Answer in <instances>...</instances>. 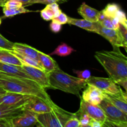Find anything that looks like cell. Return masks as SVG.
<instances>
[{
  "mask_svg": "<svg viewBox=\"0 0 127 127\" xmlns=\"http://www.w3.org/2000/svg\"><path fill=\"white\" fill-rule=\"evenodd\" d=\"M24 110L22 107H17L0 104V119H12Z\"/></svg>",
  "mask_w": 127,
  "mask_h": 127,
  "instance_id": "ffe728a7",
  "label": "cell"
},
{
  "mask_svg": "<svg viewBox=\"0 0 127 127\" xmlns=\"http://www.w3.org/2000/svg\"><path fill=\"white\" fill-rule=\"evenodd\" d=\"M119 48L113 47L112 51L96 52L94 55L109 78L118 85L127 81V57L120 52Z\"/></svg>",
  "mask_w": 127,
  "mask_h": 127,
  "instance_id": "6da1fadb",
  "label": "cell"
},
{
  "mask_svg": "<svg viewBox=\"0 0 127 127\" xmlns=\"http://www.w3.org/2000/svg\"><path fill=\"white\" fill-rule=\"evenodd\" d=\"M32 96L33 95L7 92L3 96L0 98V104L17 107H23Z\"/></svg>",
  "mask_w": 127,
  "mask_h": 127,
  "instance_id": "7c38bea8",
  "label": "cell"
},
{
  "mask_svg": "<svg viewBox=\"0 0 127 127\" xmlns=\"http://www.w3.org/2000/svg\"><path fill=\"white\" fill-rule=\"evenodd\" d=\"M48 76L50 89H58L78 96L81 91L87 86L86 81L69 75L59 67L49 73Z\"/></svg>",
  "mask_w": 127,
  "mask_h": 127,
  "instance_id": "3957f363",
  "label": "cell"
},
{
  "mask_svg": "<svg viewBox=\"0 0 127 127\" xmlns=\"http://www.w3.org/2000/svg\"><path fill=\"white\" fill-rule=\"evenodd\" d=\"M96 33L107 40L113 47H124L127 49V41L124 40L118 29H109L104 28L100 25Z\"/></svg>",
  "mask_w": 127,
  "mask_h": 127,
  "instance_id": "9c48e42d",
  "label": "cell"
},
{
  "mask_svg": "<svg viewBox=\"0 0 127 127\" xmlns=\"http://www.w3.org/2000/svg\"><path fill=\"white\" fill-rule=\"evenodd\" d=\"M40 16L43 20L49 21L55 17L54 12L51 8L50 4H47L44 9L40 11Z\"/></svg>",
  "mask_w": 127,
  "mask_h": 127,
  "instance_id": "484cf974",
  "label": "cell"
},
{
  "mask_svg": "<svg viewBox=\"0 0 127 127\" xmlns=\"http://www.w3.org/2000/svg\"><path fill=\"white\" fill-rule=\"evenodd\" d=\"M68 24L69 25L77 26L78 27L86 30V31L93 32L96 33L100 26V24L98 22H93L91 21L84 19H79L73 18V17H68Z\"/></svg>",
  "mask_w": 127,
  "mask_h": 127,
  "instance_id": "9a60e30c",
  "label": "cell"
},
{
  "mask_svg": "<svg viewBox=\"0 0 127 127\" xmlns=\"http://www.w3.org/2000/svg\"><path fill=\"white\" fill-rule=\"evenodd\" d=\"M12 51L17 52L22 55L33 58L38 62V55L39 50L28 45L21 43H14Z\"/></svg>",
  "mask_w": 127,
  "mask_h": 127,
  "instance_id": "d6986e66",
  "label": "cell"
},
{
  "mask_svg": "<svg viewBox=\"0 0 127 127\" xmlns=\"http://www.w3.org/2000/svg\"><path fill=\"white\" fill-rule=\"evenodd\" d=\"M115 17H116L117 18L119 19V23H120V24L124 26V27H127V21L126 14H125V13L122 11V10H121L120 9L117 11Z\"/></svg>",
  "mask_w": 127,
  "mask_h": 127,
  "instance_id": "d6a6232c",
  "label": "cell"
},
{
  "mask_svg": "<svg viewBox=\"0 0 127 127\" xmlns=\"http://www.w3.org/2000/svg\"><path fill=\"white\" fill-rule=\"evenodd\" d=\"M98 105L104 111L106 120L116 122L127 123V114L113 105L106 97L104 98Z\"/></svg>",
  "mask_w": 127,
  "mask_h": 127,
  "instance_id": "5b68a950",
  "label": "cell"
},
{
  "mask_svg": "<svg viewBox=\"0 0 127 127\" xmlns=\"http://www.w3.org/2000/svg\"><path fill=\"white\" fill-rule=\"evenodd\" d=\"M105 97L116 107L127 114V94L121 89L119 93H104Z\"/></svg>",
  "mask_w": 127,
  "mask_h": 127,
  "instance_id": "5bb4252c",
  "label": "cell"
},
{
  "mask_svg": "<svg viewBox=\"0 0 127 127\" xmlns=\"http://www.w3.org/2000/svg\"><path fill=\"white\" fill-rule=\"evenodd\" d=\"M75 52V50L65 43H62L55 48L50 55H58L60 57H67Z\"/></svg>",
  "mask_w": 127,
  "mask_h": 127,
  "instance_id": "7402d4cb",
  "label": "cell"
},
{
  "mask_svg": "<svg viewBox=\"0 0 127 127\" xmlns=\"http://www.w3.org/2000/svg\"><path fill=\"white\" fill-rule=\"evenodd\" d=\"M12 53H13L16 57L18 58V59L22 62V64L30 66L36 67V68H39V69L43 70V68H42V67L41 66L40 64V63L38 62V61L35 60L33 59V58H30V57L22 55L20 54V53H17V52H14V51H12Z\"/></svg>",
  "mask_w": 127,
  "mask_h": 127,
  "instance_id": "603a6c76",
  "label": "cell"
},
{
  "mask_svg": "<svg viewBox=\"0 0 127 127\" xmlns=\"http://www.w3.org/2000/svg\"><path fill=\"white\" fill-rule=\"evenodd\" d=\"M78 112L87 114L92 119L97 120L102 124H103V122L106 120V117L104 114V111L99 105L89 104L87 102L84 101L81 99L80 107Z\"/></svg>",
  "mask_w": 127,
  "mask_h": 127,
  "instance_id": "8fae6325",
  "label": "cell"
},
{
  "mask_svg": "<svg viewBox=\"0 0 127 127\" xmlns=\"http://www.w3.org/2000/svg\"><path fill=\"white\" fill-rule=\"evenodd\" d=\"M33 127H43V125H41L40 124H39V123H38V125H37L35 127L34 126Z\"/></svg>",
  "mask_w": 127,
  "mask_h": 127,
  "instance_id": "7bdbcfd3",
  "label": "cell"
},
{
  "mask_svg": "<svg viewBox=\"0 0 127 127\" xmlns=\"http://www.w3.org/2000/svg\"><path fill=\"white\" fill-rule=\"evenodd\" d=\"M5 2H6V0H0V7H2Z\"/></svg>",
  "mask_w": 127,
  "mask_h": 127,
  "instance_id": "b9f144b4",
  "label": "cell"
},
{
  "mask_svg": "<svg viewBox=\"0 0 127 127\" xmlns=\"http://www.w3.org/2000/svg\"><path fill=\"white\" fill-rule=\"evenodd\" d=\"M38 62L43 70L49 74L59 67L57 62L48 55L39 51L38 55Z\"/></svg>",
  "mask_w": 127,
  "mask_h": 127,
  "instance_id": "e0dca14e",
  "label": "cell"
},
{
  "mask_svg": "<svg viewBox=\"0 0 127 127\" xmlns=\"http://www.w3.org/2000/svg\"><path fill=\"white\" fill-rule=\"evenodd\" d=\"M89 125L92 127H102V123L94 120V119H91Z\"/></svg>",
  "mask_w": 127,
  "mask_h": 127,
  "instance_id": "74e56055",
  "label": "cell"
},
{
  "mask_svg": "<svg viewBox=\"0 0 127 127\" xmlns=\"http://www.w3.org/2000/svg\"><path fill=\"white\" fill-rule=\"evenodd\" d=\"M6 1H7V0H6ZM18 1H21V2H22V4H23L24 7H26V6H27V4H28V2H29L31 0H18Z\"/></svg>",
  "mask_w": 127,
  "mask_h": 127,
  "instance_id": "60d3db41",
  "label": "cell"
},
{
  "mask_svg": "<svg viewBox=\"0 0 127 127\" xmlns=\"http://www.w3.org/2000/svg\"><path fill=\"white\" fill-rule=\"evenodd\" d=\"M14 43L11 42L4 37L0 33V48L1 49L6 50L12 51Z\"/></svg>",
  "mask_w": 127,
  "mask_h": 127,
  "instance_id": "4316f807",
  "label": "cell"
},
{
  "mask_svg": "<svg viewBox=\"0 0 127 127\" xmlns=\"http://www.w3.org/2000/svg\"><path fill=\"white\" fill-rule=\"evenodd\" d=\"M78 12L84 19L93 22L98 21L99 11L88 6L86 2H83L79 6L78 9Z\"/></svg>",
  "mask_w": 127,
  "mask_h": 127,
  "instance_id": "2e32d148",
  "label": "cell"
},
{
  "mask_svg": "<svg viewBox=\"0 0 127 127\" xmlns=\"http://www.w3.org/2000/svg\"><path fill=\"white\" fill-rule=\"evenodd\" d=\"M37 114L28 110L23 111L11 119L13 127H33L38 124Z\"/></svg>",
  "mask_w": 127,
  "mask_h": 127,
  "instance_id": "30bf717a",
  "label": "cell"
},
{
  "mask_svg": "<svg viewBox=\"0 0 127 127\" xmlns=\"http://www.w3.org/2000/svg\"><path fill=\"white\" fill-rule=\"evenodd\" d=\"M56 104L53 101L47 102L41 98L32 96L23 105V109L37 114H45L52 111Z\"/></svg>",
  "mask_w": 127,
  "mask_h": 127,
  "instance_id": "52a82bcc",
  "label": "cell"
},
{
  "mask_svg": "<svg viewBox=\"0 0 127 127\" xmlns=\"http://www.w3.org/2000/svg\"><path fill=\"white\" fill-rule=\"evenodd\" d=\"M87 84L93 86L104 93L115 94L121 91L119 85L115 83L110 78H100V77L91 76L86 81Z\"/></svg>",
  "mask_w": 127,
  "mask_h": 127,
  "instance_id": "8992f818",
  "label": "cell"
},
{
  "mask_svg": "<svg viewBox=\"0 0 127 127\" xmlns=\"http://www.w3.org/2000/svg\"><path fill=\"white\" fill-rule=\"evenodd\" d=\"M1 19L0 18V25H1Z\"/></svg>",
  "mask_w": 127,
  "mask_h": 127,
  "instance_id": "f6af8a7d",
  "label": "cell"
},
{
  "mask_svg": "<svg viewBox=\"0 0 127 127\" xmlns=\"http://www.w3.org/2000/svg\"><path fill=\"white\" fill-rule=\"evenodd\" d=\"M0 86L7 92L33 95L47 102L52 101L45 89L28 78L11 76L0 73Z\"/></svg>",
  "mask_w": 127,
  "mask_h": 127,
  "instance_id": "7a4b0ae2",
  "label": "cell"
},
{
  "mask_svg": "<svg viewBox=\"0 0 127 127\" xmlns=\"http://www.w3.org/2000/svg\"><path fill=\"white\" fill-rule=\"evenodd\" d=\"M81 127V126H80V127Z\"/></svg>",
  "mask_w": 127,
  "mask_h": 127,
  "instance_id": "bcb514c9",
  "label": "cell"
},
{
  "mask_svg": "<svg viewBox=\"0 0 127 127\" xmlns=\"http://www.w3.org/2000/svg\"><path fill=\"white\" fill-rule=\"evenodd\" d=\"M0 62L12 65L19 66L22 65V62L12 53V51L6 50L1 48H0Z\"/></svg>",
  "mask_w": 127,
  "mask_h": 127,
  "instance_id": "44dd1931",
  "label": "cell"
},
{
  "mask_svg": "<svg viewBox=\"0 0 127 127\" xmlns=\"http://www.w3.org/2000/svg\"><path fill=\"white\" fill-rule=\"evenodd\" d=\"M80 122L79 119L76 115L74 113V116L69 119L64 124L63 127H80Z\"/></svg>",
  "mask_w": 127,
  "mask_h": 127,
  "instance_id": "4dcf8cb0",
  "label": "cell"
},
{
  "mask_svg": "<svg viewBox=\"0 0 127 127\" xmlns=\"http://www.w3.org/2000/svg\"><path fill=\"white\" fill-rule=\"evenodd\" d=\"M86 89L83 91L81 99L93 105H99L105 97L104 93L93 86L87 84Z\"/></svg>",
  "mask_w": 127,
  "mask_h": 127,
  "instance_id": "4fadbf2b",
  "label": "cell"
},
{
  "mask_svg": "<svg viewBox=\"0 0 127 127\" xmlns=\"http://www.w3.org/2000/svg\"><path fill=\"white\" fill-rule=\"evenodd\" d=\"M74 115L55 105L52 111L37 114V117L38 123L45 127H63L64 124Z\"/></svg>",
  "mask_w": 127,
  "mask_h": 127,
  "instance_id": "277c9868",
  "label": "cell"
},
{
  "mask_svg": "<svg viewBox=\"0 0 127 127\" xmlns=\"http://www.w3.org/2000/svg\"><path fill=\"white\" fill-rule=\"evenodd\" d=\"M112 24L113 26H114V29H117L119 27V25H120L119 19L116 17H114L112 18Z\"/></svg>",
  "mask_w": 127,
  "mask_h": 127,
  "instance_id": "f35d334b",
  "label": "cell"
},
{
  "mask_svg": "<svg viewBox=\"0 0 127 127\" xmlns=\"http://www.w3.org/2000/svg\"><path fill=\"white\" fill-rule=\"evenodd\" d=\"M102 127H127V123L116 122L105 120L103 122Z\"/></svg>",
  "mask_w": 127,
  "mask_h": 127,
  "instance_id": "1f68e13d",
  "label": "cell"
},
{
  "mask_svg": "<svg viewBox=\"0 0 127 127\" xmlns=\"http://www.w3.org/2000/svg\"><path fill=\"white\" fill-rule=\"evenodd\" d=\"M2 11H3L4 15V17H2V18L13 17V16H16L17 14H24L27 13V12H32V11L27 9L24 6H22V7H19V8L14 9H6L5 7H2Z\"/></svg>",
  "mask_w": 127,
  "mask_h": 127,
  "instance_id": "cb8c5ba5",
  "label": "cell"
},
{
  "mask_svg": "<svg viewBox=\"0 0 127 127\" xmlns=\"http://www.w3.org/2000/svg\"><path fill=\"white\" fill-rule=\"evenodd\" d=\"M21 69L29 76L31 79L35 82L43 89L50 88L49 82V76L45 71L36 67L22 64L21 66Z\"/></svg>",
  "mask_w": 127,
  "mask_h": 127,
  "instance_id": "ba28073f",
  "label": "cell"
},
{
  "mask_svg": "<svg viewBox=\"0 0 127 127\" xmlns=\"http://www.w3.org/2000/svg\"><path fill=\"white\" fill-rule=\"evenodd\" d=\"M81 127H92L90 125H80Z\"/></svg>",
  "mask_w": 127,
  "mask_h": 127,
  "instance_id": "ee69618b",
  "label": "cell"
},
{
  "mask_svg": "<svg viewBox=\"0 0 127 127\" xmlns=\"http://www.w3.org/2000/svg\"><path fill=\"white\" fill-rule=\"evenodd\" d=\"M0 73L11 76L21 77V78L31 79L29 76L21 69V66H19L12 65V64L2 63L1 62H0Z\"/></svg>",
  "mask_w": 127,
  "mask_h": 127,
  "instance_id": "ac0fdd59",
  "label": "cell"
},
{
  "mask_svg": "<svg viewBox=\"0 0 127 127\" xmlns=\"http://www.w3.org/2000/svg\"><path fill=\"white\" fill-rule=\"evenodd\" d=\"M68 16L66 14H64V12H62L59 16L56 17H54L52 21H55V22H58V24L61 25H64L68 23Z\"/></svg>",
  "mask_w": 127,
  "mask_h": 127,
  "instance_id": "836d02e7",
  "label": "cell"
},
{
  "mask_svg": "<svg viewBox=\"0 0 127 127\" xmlns=\"http://www.w3.org/2000/svg\"><path fill=\"white\" fill-rule=\"evenodd\" d=\"M68 0H31L27 4V6L30 5L34 4H50L52 3L61 4L67 2Z\"/></svg>",
  "mask_w": 127,
  "mask_h": 127,
  "instance_id": "83f0119b",
  "label": "cell"
},
{
  "mask_svg": "<svg viewBox=\"0 0 127 127\" xmlns=\"http://www.w3.org/2000/svg\"><path fill=\"white\" fill-rule=\"evenodd\" d=\"M120 9V6L115 3L108 4L106 7L102 10L104 14L108 17L113 18L115 16L117 12Z\"/></svg>",
  "mask_w": 127,
  "mask_h": 127,
  "instance_id": "d4e9b609",
  "label": "cell"
},
{
  "mask_svg": "<svg viewBox=\"0 0 127 127\" xmlns=\"http://www.w3.org/2000/svg\"><path fill=\"white\" fill-rule=\"evenodd\" d=\"M6 93H7V91H6L4 89H3L2 87L0 86V98L2 96H3Z\"/></svg>",
  "mask_w": 127,
  "mask_h": 127,
  "instance_id": "ab89813d",
  "label": "cell"
},
{
  "mask_svg": "<svg viewBox=\"0 0 127 127\" xmlns=\"http://www.w3.org/2000/svg\"><path fill=\"white\" fill-rule=\"evenodd\" d=\"M23 6L22 2L18 0H7L2 7L8 9H14Z\"/></svg>",
  "mask_w": 127,
  "mask_h": 127,
  "instance_id": "f1b7e54d",
  "label": "cell"
},
{
  "mask_svg": "<svg viewBox=\"0 0 127 127\" xmlns=\"http://www.w3.org/2000/svg\"><path fill=\"white\" fill-rule=\"evenodd\" d=\"M0 127H13L11 119H0Z\"/></svg>",
  "mask_w": 127,
  "mask_h": 127,
  "instance_id": "8d00e7d4",
  "label": "cell"
},
{
  "mask_svg": "<svg viewBox=\"0 0 127 127\" xmlns=\"http://www.w3.org/2000/svg\"><path fill=\"white\" fill-rule=\"evenodd\" d=\"M73 72L77 75V78H78L80 79H82V80L86 81L91 76V71L88 70V69H85V70L82 71L74 70V69H73Z\"/></svg>",
  "mask_w": 127,
  "mask_h": 127,
  "instance_id": "f546056e",
  "label": "cell"
},
{
  "mask_svg": "<svg viewBox=\"0 0 127 127\" xmlns=\"http://www.w3.org/2000/svg\"><path fill=\"white\" fill-rule=\"evenodd\" d=\"M102 27L106 29H114V26H113L112 22V18L108 17L105 16V18L101 21L99 22Z\"/></svg>",
  "mask_w": 127,
  "mask_h": 127,
  "instance_id": "e575fe53",
  "label": "cell"
},
{
  "mask_svg": "<svg viewBox=\"0 0 127 127\" xmlns=\"http://www.w3.org/2000/svg\"><path fill=\"white\" fill-rule=\"evenodd\" d=\"M50 29L51 31L53 32V33H58V32H60L62 29V25L58 24V22H55V21H52V22L50 24Z\"/></svg>",
  "mask_w": 127,
  "mask_h": 127,
  "instance_id": "d590c367",
  "label": "cell"
}]
</instances>
